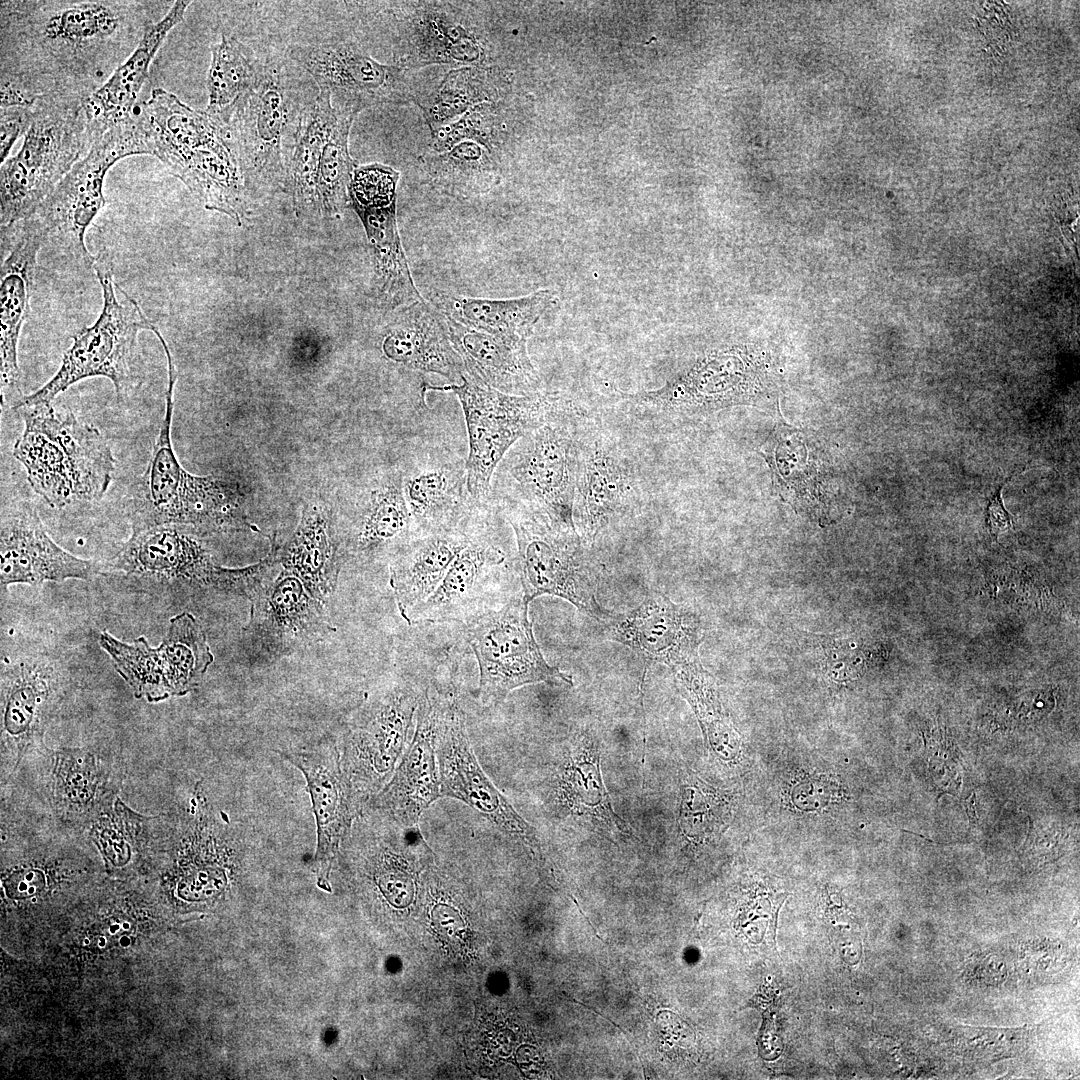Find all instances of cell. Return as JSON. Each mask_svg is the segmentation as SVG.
I'll return each mask as SVG.
<instances>
[{"mask_svg": "<svg viewBox=\"0 0 1080 1080\" xmlns=\"http://www.w3.org/2000/svg\"><path fill=\"white\" fill-rule=\"evenodd\" d=\"M962 804H963V807L965 808V811H966V814L968 816L969 822L971 824L978 823V817H977L976 811H975V793H972V795L969 798L962 800Z\"/></svg>", "mask_w": 1080, "mask_h": 1080, "instance_id": "c3c4849f", "label": "cell"}, {"mask_svg": "<svg viewBox=\"0 0 1080 1080\" xmlns=\"http://www.w3.org/2000/svg\"><path fill=\"white\" fill-rule=\"evenodd\" d=\"M288 55L340 109L360 113L372 106L417 104L423 97L411 69L380 63L350 42L294 45Z\"/></svg>", "mask_w": 1080, "mask_h": 1080, "instance_id": "4fadbf2b", "label": "cell"}, {"mask_svg": "<svg viewBox=\"0 0 1080 1080\" xmlns=\"http://www.w3.org/2000/svg\"><path fill=\"white\" fill-rule=\"evenodd\" d=\"M435 748L442 795L462 800L504 832L540 851L533 828L516 813L480 768L469 743L464 715L453 703L448 702L442 713Z\"/></svg>", "mask_w": 1080, "mask_h": 1080, "instance_id": "e0dca14e", "label": "cell"}, {"mask_svg": "<svg viewBox=\"0 0 1080 1080\" xmlns=\"http://www.w3.org/2000/svg\"><path fill=\"white\" fill-rule=\"evenodd\" d=\"M152 155L157 157L206 209L224 213L238 224L246 213L244 176L225 126L206 111L176 95L153 89L140 104Z\"/></svg>", "mask_w": 1080, "mask_h": 1080, "instance_id": "7a4b0ae2", "label": "cell"}, {"mask_svg": "<svg viewBox=\"0 0 1080 1080\" xmlns=\"http://www.w3.org/2000/svg\"><path fill=\"white\" fill-rule=\"evenodd\" d=\"M449 337L461 357L466 373L503 393H537L538 373L528 355L527 344L514 343L481 332L445 317Z\"/></svg>", "mask_w": 1080, "mask_h": 1080, "instance_id": "f546056e", "label": "cell"}, {"mask_svg": "<svg viewBox=\"0 0 1080 1080\" xmlns=\"http://www.w3.org/2000/svg\"><path fill=\"white\" fill-rule=\"evenodd\" d=\"M337 544L328 519L317 508L303 511L300 524L283 554L284 568L296 574L322 600L337 583Z\"/></svg>", "mask_w": 1080, "mask_h": 1080, "instance_id": "e575fe53", "label": "cell"}, {"mask_svg": "<svg viewBox=\"0 0 1080 1080\" xmlns=\"http://www.w3.org/2000/svg\"><path fill=\"white\" fill-rule=\"evenodd\" d=\"M433 388L452 391L462 406L469 441L467 489L474 504L488 497L492 477L511 447L565 405L553 394L503 393L467 373L461 384Z\"/></svg>", "mask_w": 1080, "mask_h": 1080, "instance_id": "9c48e42d", "label": "cell"}, {"mask_svg": "<svg viewBox=\"0 0 1080 1080\" xmlns=\"http://www.w3.org/2000/svg\"><path fill=\"white\" fill-rule=\"evenodd\" d=\"M528 606L522 596L499 610H483L467 619V640L479 668L478 697L485 705L501 703L511 691L527 684L572 685L569 675L545 660Z\"/></svg>", "mask_w": 1080, "mask_h": 1080, "instance_id": "8fae6325", "label": "cell"}, {"mask_svg": "<svg viewBox=\"0 0 1080 1080\" xmlns=\"http://www.w3.org/2000/svg\"><path fill=\"white\" fill-rule=\"evenodd\" d=\"M6 887L10 897H30L43 889L44 877L37 870H22L11 875Z\"/></svg>", "mask_w": 1080, "mask_h": 1080, "instance_id": "bcb514c9", "label": "cell"}, {"mask_svg": "<svg viewBox=\"0 0 1080 1080\" xmlns=\"http://www.w3.org/2000/svg\"><path fill=\"white\" fill-rule=\"evenodd\" d=\"M141 154L152 155V147L139 112L96 135L87 153L30 216L43 234V245L84 269L92 267L95 260L85 234L105 205V176L117 161Z\"/></svg>", "mask_w": 1080, "mask_h": 1080, "instance_id": "52a82bcc", "label": "cell"}, {"mask_svg": "<svg viewBox=\"0 0 1080 1080\" xmlns=\"http://www.w3.org/2000/svg\"><path fill=\"white\" fill-rule=\"evenodd\" d=\"M337 109V118L320 157L316 187L318 212L331 216L340 213L349 202V186L358 167L350 155L348 143L351 126L359 112Z\"/></svg>", "mask_w": 1080, "mask_h": 1080, "instance_id": "ab89813d", "label": "cell"}, {"mask_svg": "<svg viewBox=\"0 0 1080 1080\" xmlns=\"http://www.w3.org/2000/svg\"><path fill=\"white\" fill-rule=\"evenodd\" d=\"M284 756L305 776L317 827V884L330 891V871L354 817L349 778L341 768L337 748L330 742L286 752Z\"/></svg>", "mask_w": 1080, "mask_h": 1080, "instance_id": "44dd1931", "label": "cell"}, {"mask_svg": "<svg viewBox=\"0 0 1080 1080\" xmlns=\"http://www.w3.org/2000/svg\"><path fill=\"white\" fill-rule=\"evenodd\" d=\"M264 69L265 65L246 45L232 36L222 35L211 47L205 111L216 118L224 115L257 84Z\"/></svg>", "mask_w": 1080, "mask_h": 1080, "instance_id": "74e56055", "label": "cell"}, {"mask_svg": "<svg viewBox=\"0 0 1080 1080\" xmlns=\"http://www.w3.org/2000/svg\"><path fill=\"white\" fill-rule=\"evenodd\" d=\"M835 784L824 779H806L795 785L791 800L796 808L814 811L826 807L833 799Z\"/></svg>", "mask_w": 1080, "mask_h": 1080, "instance_id": "ee69618b", "label": "cell"}, {"mask_svg": "<svg viewBox=\"0 0 1080 1080\" xmlns=\"http://www.w3.org/2000/svg\"><path fill=\"white\" fill-rule=\"evenodd\" d=\"M512 78L511 73L495 66H465L450 70L439 86L417 103L431 135L474 106L500 100Z\"/></svg>", "mask_w": 1080, "mask_h": 1080, "instance_id": "836d02e7", "label": "cell"}, {"mask_svg": "<svg viewBox=\"0 0 1080 1080\" xmlns=\"http://www.w3.org/2000/svg\"><path fill=\"white\" fill-rule=\"evenodd\" d=\"M404 42L396 64L408 69L435 64L483 66L487 59L486 40L463 14L438 3H424L413 12Z\"/></svg>", "mask_w": 1080, "mask_h": 1080, "instance_id": "484cf974", "label": "cell"}, {"mask_svg": "<svg viewBox=\"0 0 1080 1080\" xmlns=\"http://www.w3.org/2000/svg\"><path fill=\"white\" fill-rule=\"evenodd\" d=\"M24 429L12 454L34 490L53 508L100 500L107 492L115 459L102 433L52 404L18 406Z\"/></svg>", "mask_w": 1080, "mask_h": 1080, "instance_id": "3957f363", "label": "cell"}, {"mask_svg": "<svg viewBox=\"0 0 1080 1080\" xmlns=\"http://www.w3.org/2000/svg\"><path fill=\"white\" fill-rule=\"evenodd\" d=\"M571 413L564 405L519 439L496 469L511 486L513 496L505 499L539 510L566 526H575L579 454V428Z\"/></svg>", "mask_w": 1080, "mask_h": 1080, "instance_id": "30bf717a", "label": "cell"}, {"mask_svg": "<svg viewBox=\"0 0 1080 1080\" xmlns=\"http://www.w3.org/2000/svg\"><path fill=\"white\" fill-rule=\"evenodd\" d=\"M472 537L461 527L419 535L410 540L390 565V586L398 610L410 611L437 589L455 557Z\"/></svg>", "mask_w": 1080, "mask_h": 1080, "instance_id": "1f68e13d", "label": "cell"}, {"mask_svg": "<svg viewBox=\"0 0 1080 1080\" xmlns=\"http://www.w3.org/2000/svg\"><path fill=\"white\" fill-rule=\"evenodd\" d=\"M6 230L18 234L14 247L1 265L0 289L1 397L2 405L10 403L13 408L24 397L21 395L17 348L22 326L30 311L37 255L43 247V234L30 217L1 231Z\"/></svg>", "mask_w": 1080, "mask_h": 1080, "instance_id": "603a6c76", "label": "cell"}, {"mask_svg": "<svg viewBox=\"0 0 1080 1080\" xmlns=\"http://www.w3.org/2000/svg\"><path fill=\"white\" fill-rule=\"evenodd\" d=\"M496 154L473 141H462L450 150L421 157L430 184L452 197L468 199L486 193L499 182Z\"/></svg>", "mask_w": 1080, "mask_h": 1080, "instance_id": "d590c367", "label": "cell"}, {"mask_svg": "<svg viewBox=\"0 0 1080 1080\" xmlns=\"http://www.w3.org/2000/svg\"><path fill=\"white\" fill-rule=\"evenodd\" d=\"M446 704L426 690L417 706L416 731L407 753L374 799L377 809L407 828H415L423 811L441 795L435 744Z\"/></svg>", "mask_w": 1080, "mask_h": 1080, "instance_id": "7402d4cb", "label": "cell"}, {"mask_svg": "<svg viewBox=\"0 0 1080 1080\" xmlns=\"http://www.w3.org/2000/svg\"><path fill=\"white\" fill-rule=\"evenodd\" d=\"M515 532L523 597H560L582 612L605 622L612 614L596 597L598 572L588 546L575 526L552 520L545 513L505 499Z\"/></svg>", "mask_w": 1080, "mask_h": 1080, "instance_id": "ba28073f", "label": "cell"}, {"mask_svg": "<svg viewBox=\"0 0 1080 1080\" xmlns=\"http://www.w3.org/2000/svg\"><path fill=\"white\" fill-rule=\"evenodd\" d=\"M180 525L131 528V536L101 572L116 571L153 581H179L249 594L263 565L218 566L204 545Z\"/></svg>", "mask_w": 1080, "mask_h": 1080, "instance_id": "7c38bea8", "label": "cell"}, {"mask_svg": "<svg viewBox=\"0 0 1080 1080\" xmlns=\"http://www.w3.org/2000/svg\"><path fill=\"white\" fill-rule=\"evenodd\" d=\"M93 267L103 291V308L97 321L73 335L55 375L39 390L24 396L18 406L48 405L73 384L90 377L111 380L119 400L140 383L141 360L137 336L152 330L154 323L140 305L115 283L112 267L99 257Z\"/></svg>", "mask_w": 1080, "mask_h": 1080, "instance_id": "8992f818", "label": "cell"}, {"mask_svg": "<svg viewBox=\"0 0 1080 1080\" xmlns=\"http://www.w3.org/2000/svg\"><path fill=\"white\" fill-rule=\"evenodd\" d=\"M101 572V564L79 558L57 545L37 511L21 501L1 515L0 582L37 585L45 581L86 580Z\"/></svg>", "mask_w": 1080, "mask_h": 1080, "instance_id": "ac0fdd59", "label": "cell"}, {"mask_svg": "<svg viewBox=\"0 0 1080 1080\" xmlns=\"http://www.w3.org/2000/svg\"><path fill=\"white\" fill-rule=\"evenodd\" d=\"M191 1L178 0L147 29L129 57L85 100L92 138L134 114L151 62L168 33L183 21Z\"/></svg>", "mask_w": 1080, "mask_h": 1080, "instance_id": "f1b7e54d", "label": "cell"}, {"mask_svg": "<svg viewBox=\"0 0 1080 1080\" xmlns=\"http://www.w3.org/2000/svg\"><path fill=\"white\" fill-rule=\"evenodd\" d=\"M154 3L1 1V74L38 96L65 92L87 98L155 24L148 11Z\"/></svg>", "mask_w": 1080, "mask_h": 1080, "instance_id": "6da1fadb", "label": "cell"}, {"mask_svg": "<svg viewBox=\"0 0 1080 1080\" xmlns=\"http://www.w3.org/2000/svg\"><path fill=\"white\" fill-rule=\"evenodd\" d=\"M505 561L504 552L484 539H473L455 557L444 578L424 602L414 607L407 618L414 622H445L469 619L496 582L498 568Z\"/></svg>", "mask_w": 1080, "mask_h": 1080, "instance_id": "4316f807", "label": "cell"}, {"mask_svg": "<svg viewBox=\"0 0 1080 1080\" xmlns=\"http://www.w3.org/2000/svg\"><path fill=\"white\" fill-rule=\"evenodd\" d=\"M163 347L168 364L165 415L133 492L131 528L175 524L215 532L237 527L242 519L235 488L213 476L193 475L177 460L171 441L177 372L168 345Z\"/></svg>", "mask_w": 1080, "mask_h": 1080, "instance_id": "5b68a950", "label": "cell"}, {"mask_svg": "<svg viewBox=\"0 0 1080 1080\" xmlns=\"http://www.w3.org/2000/svg\"><path fill=\"white\" fill-rule=\"evenodd\" d=\"M279 65H265L257 84L219 120L227 129L244 179L284 182L282 141L288 98Z\"/></svg>", "mask_w": 1080, "mask_h": 1080, "instance_id": "9a60e30c", "label": "cell"}, {"mask_svg": "<svg viewBox=\"0 0 1080 1080\" xmlns=\"http://www.w3.org/2000/svg\"><path fill=\"white\" fill-rule=\"evenodd\" d=\"M157 648L171 696L184 695L196 687L214 660L202 627L189 612L170 619Z\"/></svg>", "mask_w": 1080, "mask_h": 1080, "instance_id": "f35d334b", "label": "cell"}, {"mask_svg": "<svg viewBox=\"0 0 1080 1080\" xmlns=\"http://www.w3.org/2000/svg\"><path fill=\"white\" fill-rule=\"evenodd\" d=\"M386 357L414 370L435 373L461 384L464 363L454 349L444 316L423 298L403 307L384 338Z\"/></svg>", "mask_w": 1080, "mask_h": 1080, "instance_id": "83f0119b", "label": "cell"}, {"mask_svg": "<svg viewBox=\"0 0 1080 1080\" xmlns=\"http://www.w3.org/2000/svg\"><path fill=\"white\" fill-rule=\"evenodd\" d=\"M497 102L478 104L459 119L431 135V149L442 153L462 141H473L496 153L501 138Z\"/></svg>", "mask_w": 1080, "mask_h": 1080, "instance_id": "b9f144b4", "label": "cell"}, {"mask_svg": "<svg viewBox=\"0 0 1080 1080\" xmlns=\"http://www.w3.org/2000/svg\"><path fill=\"white\" fill-rule=\"evenodd\" d=\"M608 639L628 646L647 662L661 663L673 672L699 662V618L655 591L635 609L604 622Z\"/></svg>", "mask_w": 1080, "mask_h": 1080, "instance_id": "ffe728a7", "label": "cell"}, {"mask_svg": "<svg viewBox=\"0 0 1080 1080\" xmlns=\"http://www.w3.org/2000/svg\"><path fill=\"white\" fill-rule=\"evenodd\" d=\"M1012 474L1008 477L998 488L994 491L991 497L988 499L986 507V522L989 531L992 535H998L999 532L1012 527V516L1004 507L1002 500V487L1005 483L1013 477Z\"/></svg>", "mask_w": 1080, "mask_h": 1080, "instance_id": "7dc6e473", "label": "cell"}, {"mask_svg": "<svg viewBox=\"0 0 1080 1080\" xmlns=\"http://www.w3.org/2000/svg\"><path fill=\"white\" fill-rule=\"evenodd\" d=\"M99 644L136 697L155 702L171 696L158 649L151 647L144 637L125 643L104 631Z\"/></svg>", "mask_w": 1080, "mask_h": 1080, "instance_id": "60d3db41", "label": "cell"}, {"mask_svg": "<svg viewBox=\"0 0 1080 1080\" xmlns=\"http://www.w3.org/2000/svg\"><path fill=\"white\" fill-rule=\"evenodd\" d=\"M273 565L249 594L252 606L245 629L276 653H285L333 631L320 599L302 579L284 567L275 574Z\"/></svg>", "mask_w": 1080, "mask_h": 1080, "instance_id": "d6986e66", "label": "cell"}, {"mask_svg": "<svg viewBox=\"0 0 1080 1080\" xmlns=\"http://www.w3.org/2000/svg\"><path fill=\"white\" fill-rule=\"evenodd\" d=\"M337 115L331 94L324 90H319L315 100L301 112L284 177V186L299 213L318 212L319 161Z\"/></svg>", "mask_w": 1080, "mask_h": 1080, "instance_id": "d6a6232c", "label": "cell"}, {"mask_svg": "<svg viewBox=\"0 0 1080 1080\" xmlns=\"http://www.w3.org/2000/svg\"><path fill=\"white\" fill-rule=\"evenodd\" d=\"M411 528L412 518L399 474L370 493L357 525L354 548L364 557H374L387 549H395L398 554L410 541Z\"/></svg>", "mask_w": 1080, "mask_h": 1080, "instance_id": "8d00e7d4", "label": "cell"}, {"mask_svg": "<svg viewBox=\"0 0 1080 1080\" xmlns=\"http://www.w3.org/2000/svg\"><path fill=\"white\" fill-rule=\"evenodd\" d=\"M33 107L0 108V158L2 163L7 159L14 142L28 130L32 120Z\"/></svg>", "mask_w": 1080, "mask_h": 1080, "instance_id": "f6af8a7d", "label": "cell"}, {"mask_svg": "<svg viewBox=\"0 0 1080 1080\" xmlns=\"http://www.w3.org/2000/svg\"><path fill=\"white\" fill-rule=\"evenodd\" d=\"M466 461L453 455H431L402 475V488L420 535L460 528L471 503Z\"/></svg>", "mask_w": 1080, "mask_h": 1080, "instance_id": "cb8c5ba5", "label": "cell"}, {"mask_svg": "<svg viewBox=\"0 0 1080 1080\" xmlns=\"http://www.w3.org/2000/svg\"><path fill=\"white\" fill-rule=\"evenodd\" d=\"M85 100L65 92L37 99L20 150L1 166V230L30 217L89 150Z\"/></svg>", "mask_w": 1080, "mask_h": 1080, "instance_id": "277c9868", "label": "cell"}, {"mask_svg": "<svg viewBox=\"0 0 1080 1080\" xmlns=\"http://www.w3.org/2000/svg\"><path fill=\"white\" fill-rule=\"evenodd\" d=\"M556 301V292L545 288L507 299L438 292L430 302L443 316L459 324L510 342L527 344L536 324Z\"/></svg>", "mask_w": 1080, "mask_h": 1080, "instance_id": "4dcf8cb0", "label": "cell"}, {"mask_svg": "<svg viewBox=\"0 0 1080 1080\" xmlns=\"http://www.w3.org/2000/svg\"><path fill=\"white\" fill-rule=\"evenodd\" d=\"M599 764V754L596 750H590L589 754H584L572 762L567 769L569 771L566 778L570 798L578 809L600 814L614 823L619 831L630 834L625 823L613 811L602 782Z\"/></svg>", "mask_w": 1080, "mask_h": 1080, "instance_id": "7bdbcfd3", "label": "cell"}, {"mask_svg": "<svg viewBox=\"0 0 1080 1080\" xmlns=\"http://www.w3.org/2000/svg\"><path fill=\"white\" fill-rule=\"evenodd\" d=\"M400 173L372 163L358 166L349 186V202L360 218L374 256V292L386 307H404L422 299L401 243L397 218Z\"/></svg>", "mask_w": 1080, "mask_h": 1080, "instance_id": "5bb4252c", "label": "cell"}, {"mask_svg": "<svg viewBox=\"0 0 1080 1080\" xmlns=\"http://www.w3.org/2000/svg\"><path fill=\"white\" fill-rule=\"evenodd\" d=\"M777 493L819 524L834 519L829 474L816 448L803 432L779 425L765 453Z\"/></svg>", "mask_w": 1080, "mask_h": 1080, "instance_id": "d4e9b609", "label": "cell"}, {"mask_svg": "<svg viewBox=\"0 0 1080 1080\" xmlns=\"http://www.w3.org/2000/svg\"><path fill=\"white\" fill-rule=\"evenodd\" d=\"M640 496L632 460L607 434L579 429L578 471L573 507L580 536L591 547L613 518Z\"/></svg>", "mask_w": 1080, "mask_h": 1080, "instance_id": "2e32d148", "label": "cell"}]
</instances>
